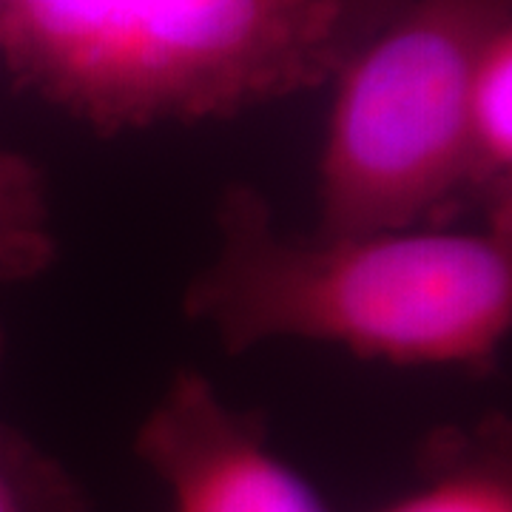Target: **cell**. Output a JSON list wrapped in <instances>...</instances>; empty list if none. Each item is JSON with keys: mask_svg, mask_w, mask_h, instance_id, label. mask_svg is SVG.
<instances>
[{"mask_svg": "<svg viewBox=\"0 0 512 512\" xmlns=\"http://www.w3.org/2000/svg\"><path fill=\"white\" fill-rule=\"evenodd\" d=\"M134 453L165 487L171 512H330L268 444L265 427L197 370L165 384L137 427Z\"/></svg>", "mask_w": 512, "mask_h": 512, "instance_id": "cell-4", "label": "cell"}, {"mask_svg": "<svg viewBox=\"0 0 512 512\" xmlns=\"http://www.w3.org/2000/svg\"><path fill=\"white\" fill-rule=\"evenodd\" d=\"M512 0H407L330 77L316 231L444 228L470 200L467 97Z\"/></svg>", "mask_w": 512, "mask_h": 512, "instance_id": "cell-3", "label": "cell"}, {"mask_svg": "<svg viewBox=\"0 0 512 512\" xmlns=\"http://www.w3.org/2000/svg\"><path fill=\"white\" fill-rule=\"evenodd\" d=\"M183 308L231 353L313 342L384 365L481 367L510 336L512 222L291 234L237 185Z\"/></svg>", "mask_w": 512, "mask_h": 512, "instance_id": "cell-1", "label": "cell"}, {"mask_svg": "<svg viewBox=\"0 0 512 512\" xmlns=\"http://www.w3.org/2000/svg\"><path fill=\"white\" fill-rule=\"evenodd\" d=\"M407 0H348V6L356 12V18L367 26V32L373 35L384 20L393 18L402 9Z\"/></svg>", "mask_w": 512, "mask_h": 512, "instance_id": "cell-9", "label": "cell"}, {"mask_svg": "<svg viewBox=\"0 0 512 512\" xmlns=\"http://www.w3.org/2000/svg\"><path fill=\"white\" fill-rule=\"evenodd\" d=\"M365 37L348 0H0V69L100 134L313 92Z\"/></svg>", "mask_w": 512, "mask_h": 512, "instance_id": "cell-2", "label": "cell"}, {"mask_svg": "<svg viewBox=\"0 0 512 512\" xmlns=\"http://www.w3.org/2000/svg\"><path fill=\"white\" fill-rule=\"evenodd\" d=\"M470 200L484 222H512V23L481 49L467 97Z\"/></svg>", "mask_w": 512, "mask_h": 512, "instance_id": "cell-5", "label": "cell"}, {"mask_svg": "<svg viewBox=\"0 0 512 512\" xmlns=\"http://www.w3.org/2000/svg\"><path fill=\"white\" fill-rule=\"evenodd\" d=\"M55 251L46 185L35 165L0 154V279L43 274Z\"/></svg>", "mask_w": 512, "mask_h": 512, "instance_id": "cell-6", "label": "cell"}, {"mask_svg": "<svg viewBox=\"0 0 512 512\" xmlns=\"http://www.w3.org/2000/svg\"><path fill=\"white\" fill-rule=\"evenodd\" d=\"M379 512H512L510 461L498 450L458 456Z\"/></svg>", "mask_w": 512, "mask_h": 512, "instance_id": "cell-7", "label": "cell"}, {"mask_svg": "<svg viewBox=\"0 0 512 512\" xmlns=\"http://www.w3.org/2000/svg\"><path fill=\"white\" fill-rule=\"evenodd\" d=\"M0 512H86V498L52 458L0 439Z\"/></svg>", "mask_w": 512, "mask_h": 512, "instance_id": "cell-8", "label": "cell"}]
</instances>
